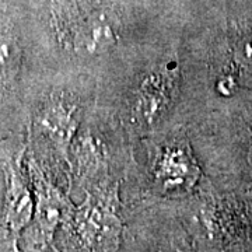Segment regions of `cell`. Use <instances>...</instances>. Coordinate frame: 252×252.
I'll return each mask as SVG.
<instances>
[{
  "instance_id": "obj_1",
  "label": "cell",
  "mask_w": 252,
  "mask_h": 252,
  "mask_svg": "<svg viewBox=\"0 0 252 252\" xmlns=\"http://www.w3.org/2000/svg\"><path fill=\"white\" fill-rule=\"evenodd\" d=\"M59 24L64 44L80 55L102 54L118 39L117 27L108 10L86 0L63 1Z\"/></svg>"
},
{
  "instance_id": "obj_2",
  "label": "cell",
  "mask_w": 252,
  "mask_h": 252,
  "mask_svg": "<svg viewBox=\"0 0 252 252\" xmlns=\"http://www.w3.org/2000/svg\"><path fill=\"white\" fill-rule=\"evenodd\" d=\"M177 69L160 66L147 73L132 101V119L140 126H150L165 114L177 90Z\"/></svg>"
},
{
  "instance_id": "obj_3",
  "label": "cell",
  "mask_w": 252,
  "mask_h": 252,
  "mask_svg": "<svg viewBox=\"0 0 252 252\" xmlns=\"http://www.w3.org/2000/svg\"><path fill=\"white\" fill-rule=\"evenodd\" d=\"M156 178L165 190L187 189L198 178V167L182 144L164 147L156 164Z\"/></svg>"
},
{
  "instance_id": "obj_4",
  "label": "cell",
  "mask_w": 252,
  "mask_h": 252,
  "mask_svg": "<svg viewBox=\"0 0 252 252\" xmlns=\"http://www.w3.org/2000/svg\"><path fill=\"white\" fill-rule=\"evenodd\" d=\"M74 114H76L74 107L63 102L62 99L55 101L51 105H48L42 114V119H41L42 127L63 149L67 147L74 130V125H76Z\"/></svg>"
},
{
  "instance_id": "obj_5",
  "label": "cell",
  "mask_w": 252,
  "mask_h": 252,
  "mask_svg": "<svg viewBox=\"0 0 252 252\" xmlns=\"http://www.w3.org/2000/svg\"><path fill=\"white\" fill-rule=\"evenodd\" d=\"M10 210L9 219L13 225H21L30 216V198L21 180L13 172L10 178Z\"/></svg>"
},
{
  "instance_id": "obj_6",
  "label": "cell",
  "mask_w": 252,
  "mask_h": 252,
  "mask_svg": "<svg viewBox=\"0 0 252 252\" xmlns=\"http://www.w3.org/2000/svg\"><path fill=\"white\" fill-rule=\"evenodd\" d=\"M18 67V49L14 42L0 36V91L9 89Z\"/></svg>"
},
{
  "instance_id": "obj_7",
  "label": "cell",
  "mask_w": 252,
  "mask_h": 252,
  "mask_svg": "<svg viewBox=\"0 0 252 252\" xmlns=\"http://www.w3.org/2000/svg\"><path fill=\"white\" fill-rule=\"evenodd\" d=\"M234 58L244 66L252 67V31L245 32L237 39L234 45Z\"/></svg>"
},
{
  "instance_id": "obj_8",
  "label": "cell",
  "mask_w": 252,
  "mask_h": 252,
  "mask_svg": "<svg viewBox=\"0 0 252 252\" xmlns=\"http://www.w3.org/2000/svg\"><path fill=\"white\" fill-rule=\"evenodd\" d=\"M235 87V79L233 77V76H224L221 80H220V83H219V89H220V91L221 93H225V94H230L231 91L234 90Z\"/></svg>"
}]
</instances>
